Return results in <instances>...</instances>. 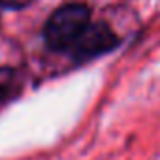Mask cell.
Listing matches in <instances>:
<instances>
[{
  "mask_svg": "<svg viewBox=\"0 0 160 160\" xmlns=\"http://www.w3.org/2000/svg\"><path fill=\"white\" fill-rule=\"evenodd\" d=\"M19 83H21L19 73L13 68L0 66V104L6 102L8 98H12L13 94H17Z\"/></svg>",
  "mask_w": 160,
  "mask_h": 160,
  "instance_id": "3",
  "label": "cell"
},
{
  "mask_svg": "<svg viewBox=\"0 0 160 160\" xmlns=\"http://www.w3.org/2000/svg\"><path fill=\"white\" fill-rule=\"evenodd\" d=\"M119 45L117 34L106 23H91L85 32L77 38V42L70 47V53L75 62H87L104 53H109Z\"/></svg>",
  "mask_w": 160,
  "mask_h": 160,
  "instance_id": "2",
  "label": "cell"
},
{
  "mask_svg": "<svg viewBox=\"0 0 160 160\" xmlns=\"http://www.w3.org/2000/svg\"><path fill=\"white\" fill-rule=\"evenodd\" d=\"M91 25V12L81 2L60 6L45 23L43 38L49 49L66 51Z\"/></svg>",
  "mask_w": 160,
  "mask_h": 160,
  "instance_id": "1",
  "label": "cell"
},
{
  "mask_svg": "<svg viewBox=\"0 0 160 160\" xmlns=\"http://www.w3.org/2000/svg\"><path fill=\"white\" fill-rule=\"evenodd\" d=\"M32 0H0V6L10 8V10H21L25 6H28Z\"/></svg>",
  "mask_w": 160,
  "mask_h": 160,
  "instance_id": "4",
  "label": "cell"
}]
</instances>
